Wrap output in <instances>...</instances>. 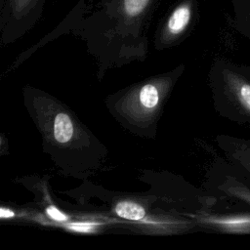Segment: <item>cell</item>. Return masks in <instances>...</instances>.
I'll list each match as a JSON object with an SVG mask.
<instances>
[{"label":"cell","instance_id":"cell-1","mask_svg":"<svg viewBox=\"0 0 250 250\" xmlns=\"http://www.w3.org/2000/svg\"><path fill=\"white\" fill-rule=\"evenodd\" d=\"M232 101L237 110V117L243 124L250 125V69L242 66L233 70L231 78Z\"/></svg>","mask_w":250,"mask_h":250},{"label":"cell","instance_id":"cell-12","mask_svg":"<svg viewBox=\"0 0 250 250\" xmlns=\"http://www.w3.org/2000/svg\"><path fill=\"white\" fill-rule=\"evenodd\" d=\"M242 199L244 201H246L249 205H250V194L246 193V192H242Z\"/></svg>","mask_w":250,"mask_h":250},{"label":"cell","instance_id":"cell-3","mask_svg":"<svg viewBox=\"0 0 250 250\" xmlns=\"http://www.w3.org/2000/svg\"><path fill=\"white\" fill-rule=\"evenodd\" d=\"M45 0H5L1 5L3 13L14 19H23L42 7Z\"/></svg>","mask_w":250,"mask_h":250},{"label":"cell","instance_id":"cell-5","mask_svg":"<svg viewBox=\"0 0 250 250\" xmlns=\"http://www.w3.org/2000/svg\"><path fill=\"white\" fill-rule=\"evenodd\" d=\"M73 134V125L70 117L65 113H59L54 121V136L59 143H66Z\"/></svg>","mask_w":250,"mask_h":250},{"label":"cell","instance_id":"cell-9","mask_svg":"<svg viewBox=\"0 0 250 250\" xmlns=\"http://www.w3.org/2000/svg\"><path fill=\"white\" fill-rule=\"evenodd\" d=\"M47 214L56 221H65L66 220V216L62 213L60 210H58L55 206H50L47 209Z\"/></svg>","mask_w":250,"mask_h":250},{"label":"cell","instance_id":"cell-4","mask_svg":"<svg viewBox=\"0 0 250 250\" xmlns=\"http://www.w3.org/2000/svg\"><path fill=\"white\" fill-rule=\"evenodd\" d=\"M233 9V23L245 36L250 38V0H230Z\"/></svg>","mask_w":250,"mask_h":250},{"label":"cell","instance_id":"cell-11","mask_svg":"<svg viewBox=\"0 0 250 250\" xmlns=\"http://www.w3.org/2000/svg\"><path fill=\"white\" fill-rule=\"evenodd\" d=\"M0 216H1V218H9V217L14 216V213L11 210H7V209L2 208L0 210Z\"/></svg>","mask_w":250,"mask_h":250},{"label":"cell","instance_id":"cell-10","mask_svg":"<svg viewBox=\"0 0 250 250\" xmlns=\"http://www.w3.org/2000/svg\"><path fill=\"white\" fill-rule=\"evenodd\" d=\"M93 226L94 224H91V223H74V224L68 225V228L75 230H79V231H87L91 229Z\"/></svg>","mask_w":250,"mask_h":250},{"label":"cell","instance_id":"cell-2","mask_svg":"<svg viewBox=\"0 0 250 250\" xmlns=\"http://www.w3.org/2000/svg\"><path fill=\"white\" fill-rule=\"evenodd\" d=\"M193 8H195L194 0H183L174 7L166 22L170 34L178 35L188 27L192 18Z\"/></svg>","mask_w":250,"mask_h":250},{"label":"cell","instance_id":"cell-7","mask_svg":"<svg viewBox=\"0 0 250 250\" xmlns=\"http://www.w3.org/2000/svg\"><path fill=\"white\" fill-rule=\"evenodd\" d=\"M140 102L146 108L154 107L158 103V91L153 85H146L140 92Z\"/></svg>","mask_w":250,"mask_h":250},{"label":"cell","instance_id":"cell-6","mask_svg":"<svg viewBox=\"0 0 250 250\" xmlns=\"http://www.w3.org/2000/svg\"><path fill=\"white\" fill-rule=\"evenodd\" d=\"M115 212L118 216L128 219V220H141L145 217V209L135 203L130 201H123L116 205Z\"/></svg>","mask_w":250,"mask_h":250},{"label":"cell","instance_id":"cell-8","mask_svg":"<svg viewBox=\"0 0 250 250\" xmlns=\"http://www.w3.org/2000/svg\"><path fill=\"white\" fill-rule=\"evenodd\" d=\"M240 155L242 167L246 169V172H250V141H242Z\"/></svg>","mask_w":250,"mask_h":250}]
</instances>
